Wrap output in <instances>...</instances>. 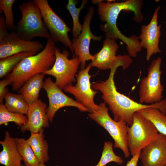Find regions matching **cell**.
I'll return each mask as SVG.
<instances>
[{
  "instance_id": "484cf974",
  "label": "cell",
  "mask_w": 166,
  "mask_h": 166,
  "mask_svg": "<svg viewBox=\"0 0 166 166\" xmlns=\"http://www.w3.org/2000/svg\"><path fill=\"white\" fill-rule=\"evenodd\" d=\"M27 121V117L24 114L14 113L9 111L4 104H0V125L9 122H14L21 127L24 126Z\"/></svg>"
},
{
  "instance_id": "6da1fadb",
  "label": "cell",
  "mask_w": 166,
  "mask_h": 166,
  "mask_svg": "<svg viewBox=\"0 0 166 166\" xmlns=\"http://www.w3.org/2000/svg\"><path fill=\"white\" fill-rule=\"evenodd\" d=\"M93 0L94 4H98V13L101 22H105L101 26V28L106 37L115 41L121 40L126 45L128 54L133 55L138 52L140 47L138 37L132 35L128 37L119 30L117 25V21L120 12L123 10L133 12L134 16L132 19L137 23L141 22L144 16L141 12L143 4L142 0H128L121 2L107 0Z\"/></svg>"
},
{
  "instance_id": "ffe728a7",
  "label": "cell",
  "mask_w": 166,
  "mask_h": 166,
  "mask_svg": "<svg viewBox=\"0 0 166 166\" xmlns=\"http://www.w3.org/2000/svg\"><path fill=\"white\" fill-rule=\"evenodd\" d=\"M44 128L37 133L31 132L26 140L40 163L45 164L49 160L48 144L44 139Z\"/></svg>"
},
{
  "instance_id": "44dd1931",
  "label": "cell",
  "mask_w": 166,
  "mask_h": 166,
  "mask_svg": "<svg viewBox=\"0 0 166 166\" xmlns=\"http://www.w3.org/2000/svg\"><path fill=\"white\" fill-rule=\"evenodd\" d=\"M4 104L6 109L11 112L27 114L29 104L21 94H16L9 92L5 95Z\"/></svg>"
},
{
  "instance_id": "2e32d148",
  "label": "cell",
  "mask_w": 166,
  "mask_h": 166,
  "mask_svg": "<svg viewBox=\"0 0 166 166\" xmlns=\"http://www.w3.org/2000/svg\"><path fill=\"white\" fill-rule=\"evenodd\" d=\"M139 159L143 166H166V136L159 133L141 151Z\"/></svg>"
},
{
  "instance_id": "836d02e7",
  "label": "cell",
  "mask_w": 166,
  "mask_h": 166,
  "mask_svg": "<svg viewBox=\"0 0 166 166\" xmlns=\"http://www.w3.org/2000/svg\"><path fill=\"white\" fill-rule=\"evenodd\" d=\"M165 24H166V20L165 21Z\"/></svg>"
},
{
  "instance_id": "52a82bcc",
  "label": "cell",
  "mask_w": 166,
  "mask_h": 166,
  "mask_svg": "<svg viewBox=\"0 0 166 166\" xmlns=\"http://www.w3.org/2000/svg\"><path fill=\"white\" fill-rule=\"evenodd\" d=\"M55 55L56 60L54 65L44 74L53 77L55 79V84L62 90L67 85L76 81L75 77L81 62L76 56L69 59L68 51L64 50L61 52L57 47L55 48Z\"/></svg>"
},
{
  "instance_id": "4dcf8cb0",
  "label": "cell",
  "mask_w": 166,
  "mask_h": 166,
  "mask_svg": "<svg viewBox=\"0 0 166 166\" xmlns=\"http://www.w3.org/2000/svg\"><path fill=\"white\" fill-rule=\"evenodd\" d=\"M140 152L132 156V158L127 162L125 166H137Z\"/></svg>"
},
{
  "instance_id": "f1b7e54d",
  "label": "cell",
  "mask_w": 166,
  "mask_h": 166,
  "mask_svg": "<svg viewBox=\"0 0 166 166\" xmlns=\"http://www.w3.org/2000/svg\"><path fill=\"white\" fill-rule=\"evenodd\" d=\"M9 85H10L6 78L0 81V104H4V97L9 92L7 87Z\"/></svg>"
},
{
  "instance_id": "1f68e13d",
  "label": "cell",
  "mask_w": 166,
  "mask_h": 166,
  "mask_svg": "<svg viewBox=\"0 0 166 166\" xmlns=\"http://www.w3.org/2000/svg\"><path fill=\"white\" fill-rule=\"evenodd\" d=\"M38 166H47L45 165L44 164L40 163L39 164ZM56 166H59L57 165Z\"/></svg>"
},
{
  "instance_id": "30bf717a",
  "label": "cell",
  "mask_w": 166,
  "mask_h": 166,
  "mask_svg": "<svg viewBox=\"0 0 166 166\" xmlns=\"http://www.w3.org/2000/svg\"><path fill=\"white\" fill-rule=\"evenodd\" d=\"M92 67L90 63L85 68L80 70L76 75V84L74 85L72 84L69 85L63 89L65 92L74 96L76 101L85 107L90 113L99 108V105L95 103L94 99L99 92L92 89L90 83L92 76L89 72Z\"/></svg>"
},
{
  "instance_id": "d6986e66",
  "label": "cell",
  "mask_w": 166,
  "mask_h": 166,
  "mask_svg": "<svg viewBox=\"0 0 166 166\" xmlns=\"http://www.w3.org/2000/svg\"><path fill=\"white\" fill-rule=\"evenodd\" d=\"M45 75L40 74L32 77L19 90L20 93L29 105L34 103L39 99L40 92L43 88Z\"/></svg>"
},
{
  "instance_id": "d4e9b609",
  "label": "cell",
  "mask_w": 166,
  "mask_h": 166,
  "mask_svg": "<svg viewBox=\"0 0 166 166\" xmlns=\"http://www.w3.org/2000/svg\"><path fill=\"white\" fill-rule=\"evenodd\" d=\"M88 2L87 0H83L81 6L77 8L76 5L77 1L76 0H69L65 7L69 12L72 18L73 27L72 35L73 38H77L80 34L82 29V25L79 21V16L82 10L83 9Z\"/></svg>"
},
{
  "instance_id": "83f0119b",
  "label": "cell",
  "mask_w": 166,
  "mask_h": 166,
  "mask_svg": "<svg viewBox=\"0 0 166 166\" xmlns=\"http://www.w3.org/2000/svg\"><path fill=\"white\" fill-rule=\"evenodd\" d=\"M16 0H0V13L3 11L7 26L11 31H16V26L14 24L12 7Z\"/></svg>"
},
{
  "instance_id": "4316f807",
  "label": "cell",
  "mask_w": 166,
  "mask_h": 166,
  "mask_svg": "<svg viewBox=\"0 0 166 166\" xmlns=\"http://www.w3.org/2000/svg\"><path fill=\"white\" fill-rule=\"evenodd\" d=\"M113 146V143L110 141H106L104 143L101 159L95 166H106L108 163L111 162H114L120 165L123 164V158L115 153Z\"/></svg>"
},
{
  "instance_id": "7402d4cb",
  "label": "cell",
  "mask_w": 166,
  "mask_h": 166,
  "mask_svg": "<svg viewBox=\"0 0 166 166\" xmlns=\"http://www.w3.org/2000/svg\"><path fill=\"white\" fill-rule=\"evenodd\" d=\"M137 112L150 120L159 133L166 136V114L154 107L144 108Z\"/></svg>"
},
{
  "instance_id": "4fadbf2b",
  "label": "cell",
  "mask_w": 166,
  "mask_h": 166,
  "mask_svg": "<svg viewBox=\"0 0 166 166\" xmlns=\"http://www.w3.org/2000/svg\"><path fill=\"white\" fill-rule=\"evenodd\" d=\"M94 8L90 7L85 16L81 34L77 38H73L72 42L75 56H77L81 62V69L85 68L86 61L92 60L93 55L89 52V46L91 39L94 41H100L101 36H97L92 32L90 24L94 14Z\"/></svg>"
},
{
  "instance_id": "9c48e42d",
  "label": "cell",
  "mask_w": 166,
  "mask_h": 166,
  "mask_svg": "<svg viewBox=\"0 0 166 166\" xmlns=\"http://www.w3.org/2000/svg\"><path fill=\"white\" fill-rule=\"evenodd\" d=\"M41 10L43 21L51 38L69 48L74 56L73 43L68 36L71 31L66 23L53 11L47 0H34Z\"/></svg>"
},
{
  "instance_id": "ac0fdd59",
  "label": "cell",
  "mask_w": 166,
  "mask_h": 166,
  "mask_svg": "<svg viewBox=\"0 0 166 166\" xmlns=\"http://www.w3.org/2000/svg\"><path fill=\"white\" fill-rule=\"evenodd\" d=\"M2 150L0 152V163L5 166H21L22 159L18 151L15 138L9 132L5 133L4 139L0 141Z\"/></svg>"
},
{
  "instance_id": "603a6c76",
  "label": "cell",
  "mask_w": 166,
  "mask_h": 166,
  "mask_svg": "<svg viewBox=\"0 0 166 166\" xmlns=\"http://www.w3.org/2000/svg\"><path fill=\"white\" fill-rule=\"evenodd\" d=\"M35 52H22L0 60V78L7 77L24 58L36 54Z\"/></svg>"
},
{
  "instance_id": "5bb4252c",
  "label": "cell",
  "mask_w": 166,
  "mask_h": 166,
  "mask_svg": "<svg viewBox=\"0 0 166 166\" xmlns=\"http://www.w3.org/2000/svg\"><path fill=\"white\" fill-rule=\"evenodd\" d=\"M160 9V6H158L155 10L150 22L147 25H142L141 33L138 37L140 40V46L146 50V57L148 61L153 54L161 52L159 47L161 25H158L157 20Z\"/></svg>"
},
{
  "instance_id": "8992f818",
  "label": "cell",
  "mask_w": 166,
  "mask_h": 166,
  "mask_svg": "<svg viewBox=\"0 0 166 166\" xmlns=\"http://www.w3.org/2000/svg\"><path fill=\"white\" fill-rule=\"evenodd\" d=\"M133 117L132 124L128 129V147L132 156L141 152L159 133L153 124L138 112Z\"/></svg>"
},
{
  "instance_id": "7c38bea8",
  "label": "cell",
  "mask_w": 166,
  "mask_h": 166,
  "mask_svg": "<svg viewBox=\"0 0 166 166\" xmlns=\"http://www.w3.org/2000/svg\"><path fill=\"white\" fill-rule=\"evenodd\" d=\"M42 88L46 91L48 99L49 105L46 112L50 122L53 121L57 112L65 107H74L81 112H88L84 105L65 94L50 77L45 80Z\"/></svg>"
},
{
  "instance_id": "3957f363",
  "label": "cell",
  "mask_w": 166,
  "mask_h": 166,
  "mask_svg": "<svg viewBox=\"0 0 166 166\" xmlns=\"http://www.w3.org/2000/svg\"><path fill=\"white\" fill-rule=\"evenodd\" d=\"M55 42L50 38L45 47L37 54L23 59L6 78L13 90L18 91L32 77L50 69L56 60Z\"/></svg>"
},
{
  "instance_id": "8fae6325",
  "label": "cell",
  "mask_w": 166,
  "mask_h": 166,
  "mask_svg": "<svg viewBox=\"0 0 166 166\" xmlns=\"http://www.w3.org/2000/svg\"><path fill=\"white\" fill-rule=\"evenodd\" d=\"M116 41L106 37L104 40L103 47L98 53L93 55L91 62L93 67L99 69H111L117 65H119L124 70L131 64L132 60L128 55L116 56L119 46Z\"/></svg>"
},
{
  "instance_id": "e0dca14e",
  "label": "cell",
  "mask_w": 166,
  "mask_h": 166,
  "mask_svg": "<svg viewBox=\"0 0 166 166\" xmlns=\"http://www.w3.org/2000/svg\"><path fill=\"white\" fill-rule=\"evenodd\" d=\"M46 104L39 99L29 105L26 114L27 121L24 126L21 127V131L23 132L29 131L37 133L42 129L49 127V121L46 112Z\"/></svg>"
},
{
  "instance_id": "cb8c5ba5",
  "label": "cell",
  "mask_w": 166,
  "mask_h": 166,
  "mask_svg": "<svg viewBox=\"0 0 166 166\" xmlns=\"http://www.w3.org/2000/svg\"><path fill=\"white\" fill-rule=\"evenodd\" d=\"M18 152L26 166H38L40 162L27 140L23 138H15Z\"/></svg>"
},
{
  "instance_id": "f546056e",
  "label": "cell",
  "mask_w": 166,
  "mask_h": 166,
  "mask_svg": "<svg viewBox=\"0 0 166 166\" xmlns=\"http://www.w3.org/2000/svg\"><path fill=\"white\" fill-rule=\"evenodd\" d=\"M8 29L6 25L5 18L0 15V42L8 34Z\"/></svg>"
},
{
  "instance_id": "d6a6232c",
  "label": "cell",
  "mask_w": 166,
  "mask_h": 166,
  "mask_svg": "<svg viewBox=\"0 0 166 166\" xmlns=\"http://www.w3.org/2000/svg\"><path fill=\"white\" fill-rule=\"evenodd\" d=\"M21 166H26L24 164H21Z\"/></svg>"
},
{
  "instance_id": "9a60e30c",
  "label": "cell",
  "mask_w": 166,
  "mask_h": 166,
  "mask_svg": "<svg viewBox=\"0 0 166 166\" xmlns=\"http://www.w3.org/2000/svg\"><path fill=\"white\" fill-rule=\"evenodd\" d=\"M43 48L40 42L25 40L16 31H11L0 42V59L22 52L37 53Z\"/></svg>"
},
{
  "instance_id": "5b68a950",
  "label": "cell",
  "mask_w": 166,
  "mask_h": 166,
  "mask_svg": "<svg viewBox=\"0 0 166 166\" xmlns=\"http://www.w3.org/2000/svg\"><path fill=\"white\" fill-rule=\"evenodd\" d=\"M99 105L98 110L88 114L89 118L107 131L114 141L115 148L121 150L125 158L129 157L130 155L128 140L129 126L123 121H116L113 119L109 114V108L104 101Z\"/></svg>"
},
{
  "instance_id": "ba28073f",
  "label": "cell",
  "mask_w": 166,
  "mask_h": 166,
  "mask_svg": "<svg viewBox=\"0 0 166 166\" xmlns=\"http://www.w3.org/2000/svg\"><path fill=\"white\" fill-rule=\"evenodd\" d=\"M161 57L153 60L148 69V74L142 79L139 85V103L153 104L162 100L164 88L160 81Z\"/></svg>"
},
{
  "instance_id": "7a4b0ae2",
  "label": "cell",
  "mask_w": 166,
  "mask_h": 166,
  "mask_svg": "<svg viewBox=\"0 0 166 166\" xmlns=\"http://www.w3.org/2000/svg\"><path fill=\"white\" fill-rule=\"evenodd\" d=\"M117 67L110 69L108 79L105 81L91 84L92 89L100 91L102 93V98L109 106L116 121H122L129 126L132 123L133 115L139 110L147 108L154 107L166 114V100L150 105L137 102L118 92L114 81V77Z\"/></svg>"
},
{
  "instance_id": "277c9868",
  "label": "cell",
  "mask_w": 166,
  "mask_h": 166,
  "mask_svg": "<svg viewBox=\"0 0 166 166\" xmlns=\"http://www.w3.org/2000/svg\"><path fill=\"white\" fill-rule=\"evenodd\" d=\"M18 8L22 16L16 25V32L20 38L27 41H31L37 37L50 38L41 10L34 0L22 3Z\"/></svg>"
}]
</instances>
